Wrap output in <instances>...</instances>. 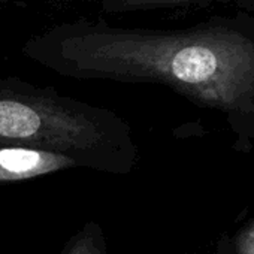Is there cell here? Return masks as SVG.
<instances>
[{"label": "cell", "mask_w": 254, "mask_h": 254, "mask_svg": "<svg viewBox=\"0 0 254 254\" xmlns=\"http://www.w3.org/2000/svg\"><path fill=\"white\" fill-rule=\"evenodd\" d=\"M69 169L84 168L79 160L62 153L29 147H0V183L29 181Z\"/></svg>", "instance_id": "cell-3"}, {"label": "cell", "mask_w": 254, "mask_h": 254, "mask_svg": "<svg viewBox=\"0 0 254 254\" xmlns=\"http://www.w3.org/2000/svg\"><path fill=\"white\" fill-rule=\"evenodd\" d=\"M212 5L233 6L238 14L254 17V0H100V11L106 15H120L145 11L208 8Z\"/></svg>", "instance_id": "cell-4"}, {"label": "cell", "mask_w": 254, "mask_h": 254, "mask_svg": "<svg viewBox=\"0 0 254 254\" xmlns=\"http://www.w3.org/2000/svg\"><path fill=\"white\" fill-rule=\"evenodd\" d=\"M5 2H8V0H0V3H5Z\"/></svg>", "instance_id": "cell-7"}, {"label": "cell", "mask_w": 254, "mask_h": 254, "mask_svg": "<svg viewBox=\"0 0 254 254\" xmlns=\"http://www.w3.org/2000/svg\"><path fill=\"white\" fill-rule=\"evenodd\" d=\"M0 147L62 153L84 169L115 175L138 162L132 127L114 111L17 76L0 78Z\"/></svg>", "instance_id": "cell-2"}, {"label": "cell", "mask_w": 254, "mask_h": 254, "mask_svg": "<svg viewBox=\"0 0 254 254\" xmlns=\"http://www.w3.org/2000/svg\"><path fill=\"white\" fill-rule=\"evenodd\" d=\"M8 2H9V0H8Z\"/></svg>", "instance_id": "cell-8"}, {"label": "cell", "mask_w": 254, "mask_h": 254, "mask_svg": "<svg viewBox=\"0 0 254 254\" xmlns=\"http://www.w3.org/2000/svg\"><path fill=\"white\" fill-rule=\"evenodd\" d=\"M62 254H106V241L96 221L87 223L66 244Z\"/></svg>", "instance_id": "cell-5"}, {"label": "cell", "mask_w": 254, "mask_h": 254, "mask_svg": "<svg viewBox=\"0 0 254 254\" xmlns=\"http://www.w3.org/2000/svg\"><path fill=\"white\" fill-rule=\"evenodd\" d=\"M238 254H254V224L247 227L236 241Z\"/></svg>", "instance_id": "cell-6"}, {"label": "cell", "mask_w": 254, "mask_h": 254, "mask_svg": "<svg viewBox=\"0 0 254 254\" xmlns=\"http://www.w3.org/2000/svg\"><path fill=\"white\" fill-rule=\"evenodd\" d=\"M23 54L72 79L162 84L224 111L254 105V17L247 14L174 30L75 18L29 38Z\"/></svg>", "instance_id": "cell-1"}]
</instances>
